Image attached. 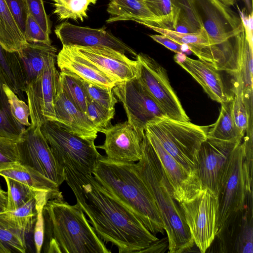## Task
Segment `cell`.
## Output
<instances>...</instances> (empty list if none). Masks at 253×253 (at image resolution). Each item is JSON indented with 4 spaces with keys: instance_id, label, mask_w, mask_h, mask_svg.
Returning a JSON list of instances; mask_svg holds the SVG:
<instances>
[{
    "instance_id": "603a6c76",
    "label": "cell",
    "mask_w": 253,
    "mask_h": 253,
    "mask_svg": "<svg viewBox=\"0 0 253 253\" xmlns=\"http://www.w3.org/2000/svg\"><path fill=\"white\" fill-rule=\"evenodd\" d=\"M55 120L70 132L94 141L98 131L86 115L68 98L58 86L54 103Z\"/></svg>"
},
{
    "instance_id": "5b68a950",
    "label": "cell",
    "mask_w": 253,
    "mask_h": 253,
    "mask_svg": "<svg viewBox=\"0 0 253 253\" xmlns=\"http://www.w3.org/2000/svg\"><path fill=\"white\" fill-rule=\"evenodd\" d=\"M209 128V126L163 117L148 123L145 131L154 136L164 149L185 169L197 173V154L208 137Z\"/></svg>"
},
{
    "instance_id": "f5cc1de1",
    "label": "cell",
    "mask_w": 253,
    "mask_h": 253,
    "mask_svg": "<svg viewBox=\"0 0 253 253\" xmlns=\"http://www.w3.org/2000/svg\"><path fill=\"white\" fill-rule=\"evenodd\" d=\"M223 4L228 6H233L237 2L238 0H218Z\"/></svg>"
},
{
    "instance_id": "681fc988",
    "label": "cell",
    "mask_w": 253,
    "mask_h": 253,
    "mask_svg": "<svg viewBox=\"0 0 253 253\" xmlns=\"http://www.w3.org/2000/svg\"><path fill=\"white\" fill-rule=\"evenodd\" d=\"M174 31L184 34L197 32L189 24L178 18Z\"/></svg>"
},
{
    "instance_id": "7bdbcfd3",
    "label": "cell",
    "mask_w": 253,
    "mask_h": 253,
    "mask_svg": "<svg viewBox=\"0 0 253 253\" xmlns=\"http://www.w3.org/2000/svg\"><path fill=\"white\" fill-rule=\"evenodd\" d=\"M180 11L178 19L189 24L196 32L203 27L194 5L193 0H174Z\"/></svg>"
},
{
    "instance_id": "484cf974",
    "label": "cell",
    "mask_w": 253,
    "mask_h": 253,
    "mask_svg": "<svg viewBox=\"0 0 253 253\" xmlns=\"http://www.w3.org/2000/svg\"><path fill=\"white\" fill-rule=\"evenodd\" d=\"M0 175L17 180L36 190L46 192L50 200L64 199L59 186L24 164L17 163L11 167L0 170Z\"/></svg>"
},
{
    "instance_id": "6da1fadb",
    "label": "cell",
    "mask_w": 253,
    "mask_h": 253,
    "mask_svg": "<svg viewBox=\"0 0 253 253\" xmlns=\"http://www.w3.org/2000/svg\"><path fill=\"white\" fill-rule=\"evenodd\" d=\"M65 181L97 235L119 253H141L159 239L92 174L67 169Z\"/></svg>"
},
{
    "instance_id": "c3c4849f",
    "label": "cell",
    "mask_w": 253,
    "mask_h": 253,
    "mask_svg": "<svg viewBox=\"0 0 253 253\" xmlns=\"http://www.w3.org/2000/svg\"><path fill=\"white\" fill-rule=\"evenodd\" d=\"M169 248V242L168 238L158 240L153 242L147 248L143 250L141 253H162L165 252L167 250L166 247Z\"/></svg>"
},
{
    "instance_id": "5bb4252c",
    "label": "cell",
    "mask_w": 253,
    "mask_h": 253,
    "mask_svg": "<svg viewBox=\"0 0 253 253\" xmlns=\"http://www.w3.org/2000/svg\"><path fill=\"white\" fill-rule=\"evenodd\" d=\"M112 90L123 104L127 121L137 129L144 131L148 123L166 117L138 78L118 84Z\"/></svg>"
},
{
    "instance_id": "cb8c5ba5",
    "label": "cell",
    "mask_w": 253,
    "mask_h": 253,
    "mask_svg": "<svg viewBox=\"0 0 253 253\" xmlns=\"http://www.w3.org/2000/svg\"><path fill=\"white\" fill-rule=\"evenodd\" d=\"M178 65L193 77L212 100L221 104L233 98L224 85L219 70L213 63L187 56Z\"/></svg>"
},
{
    "instance_id": "ee69618b",
    "label": "cell",
    "mask_w": 253,
    "mask_h": 253,
    "mask_svg": "<svg viewBox=\"0 0 253 253\" xmlns=\"http://www.w3.org/2000/svg\"><path fill=\"white\" fill-rule=\"evenodd\" d=\"M29 15L47 35L51 33V23L47 14L43 0H26Z\"/></svg>"
},
{
    "instance_id": "4dcf8cb0",
    "label": "cell",
    "mask_w": 253,
    "mask_h": 253,
    "mask_svg": "<svg viewBox=\"0 0 253 253\" xmlns=\"http://www.w3.org/2000/svg\"><path fill=\"white\" fill-rule=\"evenodd\" d=\"M4 83L0 75V136L19 141L25 126L13 116L3 87Z\"/></svg>"
},
{
    "instance_id": "ab89813d",
    "label": "cell",
    "mask_w": 253,
    "mask_h": 253,
    "mask_svg": "<svg viewBox=\"0 0 253 253\" xmlns=\"http://www.w3.org/2000/svg\"><path fill=\"white\" fill-rule=\"evenodd\" d=\"M88 99L92 100L109 110H115L118 100L112 88L98 86L82 80Z\"/></svg>"
},
{
    "instance_id": "d590c367",
    "label": "cell",
    "mask_w": 253,
    "mask_h": 253,
    "mask_svg": "<svg viewBox=\"0 0 253 253\" xmlns=\"http://www.w3.org/2000/svg\"><path fill=\"white\" fill-rule=\"evenodd\" d=\"M7 186L6 211H13L35 197L40 191L6 176L3 177ZM43 192V191H42Z\"/></svg>"
},
{
    "instance_id": "8d00e7d4",
    "label": "cell",
    "mask_w": 253,
    "mask_h": 253,
    "mask_svg": "<svg viewBox=\"0 0 253 253\" xmlns=\"http://www.w3.org/2000/svg\"><path fill=\"white\" fill-rule=\"evenodd\" d=\"M25 235L0 219V253H25Z\"/></svg>"
},
{
    "instance_id": "74e56055",
    "label": "cell",
    "mask_w": 253,
    "mask_h": 253,
    "mask_svg": "<svg viewBox=\"0 0 253 253\" xmlns=\"http://www.w3.org/2000/svg\"><path fill=\"white\" fill-rule=\"evenodd\" d=\"M85 114L98 132L111 126V121L114 118L115 110H109L97 103L88 99Z\"/></svg>"
},
{
    "instance_id": "7c38bea8",
    "label": "cell",
    "mask_w": 253,
    "mask_h": 253,
    "mask_svg": "<svg viewBox=\"0 0 253 253\" xmlns=\"http://www.w3.org/2000/svg\"><path fill=\"white\" fill-rule=\"evenodd\" d=\"M193 1L203 28L212 43L223 52L241 30L240 15L218 0Z\"/></svg>"
},
{
    "instance_id": "f546056e",
    "label": "cell",
    "mask_w": 253,
    "mask_h": 253,
    "mask_svg": "<svg viewBox=\"0 0 253 253\" xmlns=\"http://www.w3.org/2000/svg\"><path fill=\"white\" fill-rule=\"evenodd\" d=\"M36 200L31 199L24 205L13 211L0 212V219L8 226L24 234L30 232L36 220Z\"/></svg>"
},
{
    "instance_id": "83f0119b",
    "label": "cell",
    "mask_w": 253,
    "mask_h": 253,
    "mask_svg": "<svg viewBox=\"0 0 253 253\" xmlns=\"http://www.w3.org/2000/svg\"><path fill=\"white\" fill-rule=\"evenodd\" d=\"M28 43L5 0H0V44L6 50L19 53Z\"/></svg>"
},
{
    "instance_id": "4316f807",
    "label": "cell",
    "mask_w": 253,
    "mask_h": 253,
    "mask_svg": "<svg viewBox=\"0 0 253 253\" xmlns=\"http://www.w3.org/2000/svg\"><path fill=\"white\" fill-rule=\"evenodd\" d=\"M57 48L51 44L28 42L18 53L25 72V85L42 74L48 60L51 56L57 55Z\"/></svg>"
},
{
    "instance_id": "ac0fdd59",
    "label": "cell",
    "mask_w": 253,
    "mask_h": 253,
    "mask_svg": "<svg viewBox=\"0 0 253 253\" xmlns=\"http://www.w3.org/2000/svg\"><path fill=\"white\" fill-rule=\"evenodd\" d=\"M81 55L115 80L118 84L138 78V61L129 59L125 54L104 46L71 45Z\"/></svg>"
},
{
    "instance_id": "9a60e30c",
    "label": "cell",
    "mask_w": 253,
    "mask_h": 253,
    "mask_svg": "<svg viewBox=\"0 0 253 253\" xmlns=\"http://www.w3.org/2000/svg\"><path fill=\"white\" fill-rule=\"evenodd\" d=\"M253 208L251 196L244 208L228 217L219 227L212 243H215L217 252L253 253Z\"/></svg>"
},
{
    "instance_id": "e575fe53",
    "label": "cell",
    "mask_w": 253,
    "mask_h": 253,
    "mask_svg": "<svg viewBox=\"0 0 253 253\" xmlns=\"http://www.w3.org/2000/svg\"><path fill=\"white\" fill-rule=\"evenodd\" d=\"M150 11L162 22L164 29L175 30L180 9L174 0H144Z\"/></svg>"
},
{
    "instance_id": "8fae6325",
    "label": "cell",
    "mask_w": 253,
    "mask_h": 253,
    "mask_svg": "<svg viewBox=\"0 0 253 253\" xmlns=\"http://www.w3.org/2000/svg\"><path fill=\"white\" fill-rule=\"evenodd\" d=\"M57 55L49 58L42 74L25 85L31 125L40 127L47 121H54V103L59 74L55 67Z\"/></svg>"
},
{
    "instance_id": "30bf717a",
    "label": "cell",
    "mask_w": 253,
    "mask_h": 253,
    "mask_svg": "<svg viewBox=\"0 0 253 253\" xmlns=\"http://www.w3.org/2000/svg\"><path fill=\"white\" fill-rule=\"evenodd\" d=\"M242 141L207 137L202 142L196 156V169L203 189H208L217 196L234 151Z\"/></svg>"
},
{
    "instance_id": "7402d4cb",
    "label": "cell",
    "mask_w": 253,
    "mask_h": 253,
    "mask_svg": "<svg viewBox=\"0 0 253 253\" xmlns=\"http://www.w3.org/2000/svg\"><path fill=\"white\" fill-rule=\"evenodd\" d=\"M61 71L73 74L82 80L104 87L113 88L117 82L89 61L79 54L71 45H64L56 57Z\"/></svg>"
},
{
    "instance_id": "60d3db41",
    "label": "cell",
    "mask_w": 253,
    "mask_h": 253,
    "mask_svg": "<svg viewBox=\"0 0 253 253\" xmlns=\"http://www.w3.org/2000/svg\"><path fill=\"white\" fill-rule=\"evenodd\" d=\"M18 141L0 136V170L21 163Z\"/></svg>"
},
{
    "instance_id": "1f68e13d",
    "label": "cell",
    "mask_w": 253,
    "mask_h": 253,
    "mask_svg": "<svg viewBox=\"0 0 253 253\" xmlns=\"http://www.w3.org/2000/svg\"><path fill=\"white\" fill-rule=\"evenodd\" d=\"M233 79L232 113L236 125L239 130L246 136L253 137L252 124L250 122L243 97V86L241 76L232 75Z\"/></svg>"
},
{
    "instance_id": "816d5d0a",
    "label": "cell",
    "mask_w": 253,
    "mask_h": 253,
    "mask_svg": "<svg viewBox=\"0 0 253 253\" xmlns=\"http://www.w3.org/2000/svg\"><path fill=\"white\" fill-rule=\"evenodd\" d=\"M186 54L179 52L176 53V54L174 56V60L178 64H181L184 62L186 58Z\"/></svg>"
},
{
    "instance_id": "836d02e7",
    "label": "cell",
    "mask_w": 253,
    "mask_h": 253,
    "mask_svg": "<svg viewBox=\"0 0 253 253\" xmlns=\"http://www.w3.org/2000/svg\"><path fill=\"white\" fill-rule=\"evenodd\" d=\"M58 86L71 101L85 113L88 98L81 79L71 73L61 71Z\"/></svg>"
},
{
    "instance_id": "bcb514c9",
    "label": "cell",
    "mask_w": 253,
    "mask_h": 253,
    "mask_svg": "<svg viewBox=\"0 0 253 253\" xmlns=\"http://www.w3.org/2000/svg\"><path fill=\"white\" fill-rule=\"evenodd\" d=\"M17 25L25 36L26 22L29 15L26 0H5Z\"/></svg>"
},
{
    "instance_id": "f1b7e54d",
    "label": "cell",
    "mask_w": 253,
    "mask_h": 253,
    "mask_svg": "<svg viewBox=\"0 0 253 253\" xmlns=\"http://www.w3.org/2000/svg\"><path fill=\"white\" fill-rule=\"evenodd\" d=\"M233 98L221 103L216 122L209 126L208 137L223 140H243L244 134L237 127L232 113Z\"/></svg>"
},
{
    "instance_id": "7dc6e473",
    "label": "cell",
    "mask_w": 253,
    "mask_h": 253,
    "mask_svg": "<svg viewBox=\"0 0 253 253\" xmlns=\"http://www.w3.org/2000/svg\"><path fill=\"white\" fill-rule=\"evenodd\" d=\"M149 37L157 42L164 45L175 53L182 52L185 54L191 51L187 45L178 43L163 35H150Z\"/></svg>"
},
{
    "instance_id": "f6af8a7d",
    "label": "cell",
    "mask_w": 253,
    "mask_h": 253,
    "mask_svg": "<svg viewBox=\"0 0 253 253\" xmlns=\"http://www.w3.org/2000/svg\"><path fill=\"white\" fill-rule=\"evenodd\" d=\"M25 37L29 43L51 44L49 35L43 31L30 15H29L26 22Z\"/></svg>"
},
{
    "instance_id": "f35d334b",
    "label": "cell",
    "mask_w": 253,
    "mask_h": 253,
    "mask_svg": "<svg viewBox=\"0 0 253 253\" xmlns=\"http://www.w3.org/2000/svg\"><path fill=\"white\" fill-rule=\"evenodd\" d=\"M36 217L34 230V240L36 252H41L44 241V222L43 209L48 200H50L48 194L45 192L38 191L35 196Z\"/></svg>"
},
{
    "instance_id": "4fadbf2b",
    "label": "cell",
    "mask_w": 253,
    "mask_h": 253,
    "mask_svg": "<svg viewBox=\"0 0 253 253\" xmlns=\"http://www.w3.org/2000/svg\"><path fill=\"white\" fill-rule=\"evenodd\" d=\"M18 145L21 164L33 168L60 187L65 179L64 171L56 162L40 127L28 126Z\"/></svg>"
},
{
    "instance_id": "7a4b0ae2",
    "label": "cell",
    "mask_w": 253,
    "mask_h": 253,
    "mask_svg": "<svg viewBox=\"0 0 253 253\" xmlns=\"http://www.w3.org/2000/svg\"><path fill=\"white\" fill-rule=\"evenodd\" d=\"M141 158L132 163L159 211L169 242V253H181L192 249L194 244L179 203L174 198L171 187L153 147L145 133Z\"/></svg>"
},
{
    "instance_id": "3957f363",
    "label": "cell",
    "mask_w": 253,
    "mask_h": 253,
    "mask_svg": "<svg viewBox=\"0 0 253 253\" xmlns=\"http://www.w3.org/2000/svg\"><path fill=\"white\" fill-rule=\"evenodd\" d=\"M43 215L45 253H111L77 204L49 200Z\"/></svg>"
},
{
    "instance_id": "d6986e66",
    "label": "cell",
    "mask_w": 253,
    "mask_h": 253,
    "mask_svg": "<svg viewBox=\"0 0 253 253\" xmlns=\"http://www.w3.org/2000/svg\"><path fill=\"white\" fill-rule=\"evenodd\" d=\"M54 33L63 46H104L129 54L135 59L137 55L133 48L106 30L105 27L92 28L64 22L56 26Z\"/></svg>"
},
{
    "instance_id": "9c48e42d",
    "label": "cell",
    "mask_w": 253,
    "mask_h": 253,
    "mask_svg": "<svg viewBox=\"0 0 253 253\" xmlns=\"http://www.w3.org/2000/svg\"><path fill=\"white\" fill-rule=\"evenodd\" d=\"M179 204L194 244L201 253H206L218 230L216 195L204 189L191 201Z\"/></svg>"
},
{
    "instance_id": "2e32d148",
    "label": "cell",
    "mask_w": 253,
    "mask_h": 253,
    "mask_svg": "<svg viewBox=\"0 0 253 253\" xmlns=\"http://www.w3.org/2000/svg\"><path fill=\"white\" fill-rule=\"evenodd\" d=\"M102 133L105 135L104 142L96 147L105 151L108 159L133 163L141 158L145 131L137 129L127 121L111 125Z\"/></svg>"
},
{
    "instance_id": "e0dca14e",
    "label": "cell",
    "mask_w": 253,
    "mask_h": 253,
    "mask_svg": "<svg viewBox=\"0 0 253 253\" xmlns=\"http://www.w3.org/2000/svg\"><path fill=\"white\" fill-rule=\"evenodd\" d=\"M145 133L160 161L174 198L182 203L196 198L203 190L197 173L185 169L164 149L154 136L145 131Z\"/></svg>"
},
{
    "instance_id": "44dd1931",
    "label": "cell",
    "mask_w": 253,
    "mask_h": 253,
    "mask_svg": "<svg viewBox=\"0 0 253 253\" xmlns=\"http://www.w3.org/2000/svg\"><path fill=\"white\" fill-rule=\"evenodd\" d=\"M144 26L178 43L187 45L199 59L213 63L219 70L225 64L226 57L224 52L212 43L203 28L196 33L184 34L149 25Z\"/></svg>"
},
{
    "instance_id": "db71d44e",
    "label": "cell",
    "mask_w": 253,
    "mask_h": 253,
    "mask_svg": "<svg viewBox=\"0 0 253 253\" xmlns=\"http://www.w3.org/2000/svg\"><path fill=\"white\" fill-rule=\"evenodd\" d=\"M245 2L246 3L247 6H248V8H251V4H250V0H244Z\"/></svg>"
},
{
    "instance_id": "52a82bcc",
    "label": "cell",
    "mask_w": 253,
    "mask_h": 253,
    "mask_svg": "<svg viewBox=\"0 0 253 253\" xmlns=\"http://www.w3.org/2000/svg\"><path fill=\"white\" fill-rule=\"evenodd\" d=\"M253 195V175L249 173L243 141L235 149L217 194L218 228L230 215L245 207Z\"/></svg>"
},
{
    "instance_id": "ba28073f",
    "label": "cell",
    "mask_w": 253,
    "mask_h": 253,
    "mask_svg": "<svg viewBox=\"0 0 253 253\" xmlns=\"http://www.w3.org/2000/svg\"><path fill=\"white\" fill-rule=\"evenodd\" d=\"M135 59L139 64L138 79L168 118L190 121L171 86L166 70L149 55L139 53Z\"/></svg>"
},
{
    "instance_id": "f907efd6",
    "label": "cell",
    "mask_w": 253,
    "mask_h": 253,
    "mask_svg": "<svg viewBox=\"0 0 253 253\" xmlns=\"http://www.w3.org/2000/svg\"><path fill=\"white\" fill-rule=\"evenodd\" d=\"M7 192L3 190L0 185V212L6 211Z\"/></svg>"
},
{
    "instance_id": "b9f144b4",
    "label": "cell",
    "mask_w": 253,
    "mask_h": 253,
    "mask_svg": "<svg viewBox=\"0 0 253 253\" xmlns=\"http://www.w3.org/2000/svg\"><path fill=\"white\" fill-rule=\"evenodd\" d=\"M3 87L9 104L10 110L14 118L25 126L31 125L29 118L30 109L28 105L20 100L12 89L5 83Z\"/></svg>"
},
{
    "instance_id": "ffe728a7",
    "label": "cell",
    "mask_w": 253,
    "mask_h": 253,
    "mask_svg": "<svg viewBox=\"0 0 253 253\" xmlns=\"http://www.w3.org/2000/svg\"><path fill=\"white\" fill-rule=\"evenodd\" d=\"M243 25L241 31L230 40L226 51V71L241 76L243 97L247 111L253 110V46Z\"/></svg>"
},
{
    "instance_id": "d6a6232c",
    "label": "cell",
    "mask_w": 253,
    "mask_h": 253,
    "mask_svg": "<svg viewBox=\"0 0 253 253\" xmlns=\"http://www.w3.org/2000/svg\"><path fill=\"white\" fill-rule=\"evenodd\" d=\"M53 7V13L58 19L63 21L72 19L83 21L88 17L87 12L90 4L97 0H50Z\"/></svg>"
},
{
    "instance_id": "8992f818",
    "label": "cell",
    "mask_w": 253,
    "mask_h": 253,
    "mask_svg": "<svg viewBox=\"0 0 253 253\" xmlns=\"http://www.w3.org/2000/svg\"><path fill=\"white\" fill-rule=\"evenodd\" d=\"M40 129L61 169L92 174L102 156L97 150L94 141L70 132L54 121H46Z\"/></svg>"
},
{
    "instance_id": "277c9868",
    "label": "cell",
    "mask_w": 253,
    "mask_h": 253,
    "mask_svg": "<svg viewBox=\"0 0 253 253\" xmlns=\"http://www.w3.org/2000/svg\"><path fill=\"white\" fill-rule=\"evenodd\" d=\"M92 175L156 236L164 232L159 211L146 187L133 169L132 163L114 162L102 156Z\"/></svg>"
},
{
    "instance_id": "d4e9b609",
    "label": "cell",
    "mask_w": 253,
    "mask_h": 253,
    "mask_svg": "<svg viewBox=\"0 0 253 253\" xmlns=\"http://www.w3.org/2000/svg\"><path fill=\"white\" fill-rule=\"evenodd\" d=\"M106 23L133 21L140 24L164 28L162 21L148 9L144 0H110Z\"/></svg>"
}]
</instances>
